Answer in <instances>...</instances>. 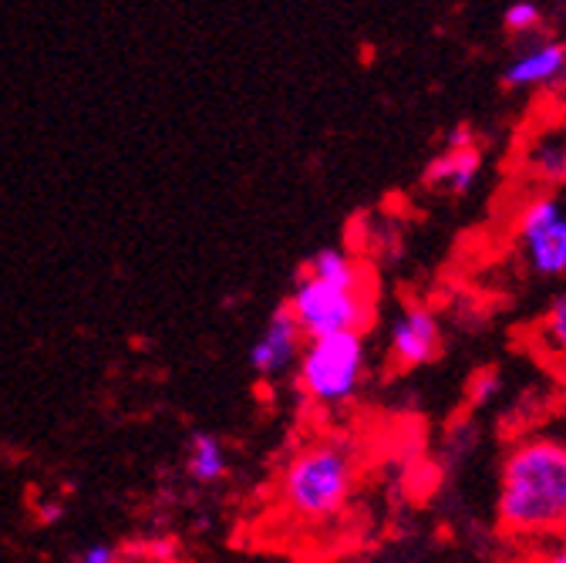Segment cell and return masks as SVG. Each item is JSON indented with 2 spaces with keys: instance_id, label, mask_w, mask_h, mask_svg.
Here are the masks:
<instances>
[{
  "instance_id": "2e32d148",
  "label": "cell",
  "mask_w": 566,
  "mask_h": 563,
  "mask_svg": "<svg viewBox=\"0 0 566 563\" xmlns=\"http://www.w3.org/2000/svg\"><path fill=\"white\" fill-rule=\"evenodd\" d=\"M118 546L115 543H105V540H95L88 543L85 550L75 553V563H118Z\"/></svg>"
},
{
  "instance_id": "ac0fdd59",
  "label": "cell",
  "mask_w": 566,
  "mask_h": 563,
  "mask_svg": "<svg viewBox=\"0 0 566 563\" xmlns=\"http://www.w3.org/2000/svg\"><path fill=\"white\" fill-rule=\"evenodd\" d=\"M539 563H566V536H559L553 546H546V553L539 556Z\"/></svg>"
},
{
  "instance_id": "6da1fadb",
  "label": "cell",
  "mask_w": 566,
  "mask_h": 563,
  "mask_svg": "<svg viewBox=\"0 0 566 563\" xmlns=\"http://www.w3.org/2000/svg\"><path fill=\"white\" fill-rule=\"evenodd\" d=\"M495 513L526 540L566 536V442L549 436L516 442L500 472Z\"/></svg>"
},
{
  "instance_id": "3957f363",
  "label": "cell",
  "mask_w": 566,
  "mask_h": 563,
  "mask_svg": "<svg viewBox=\"0 0 566 563\" xmlns=\"http://www.w3.org/2000/svg\"><path fill=\"white\" fill-rule=\"evenodd\" d=\"M368 372V344L365 334H334L307 341L297 358V388L324 405L337 408L358 395Z\"/></svg>"
},
{
  "instance_id": "30bf717a",
  "label": "cell",
  "mask_w": 566,
  "mask_h": 563,
  "mask_svg": "<svg viewBox=\"0 0 566 563\" xmlns=\"http://www.w3.org/2000/svg\"><path fill=\"white\" fill-rule=\"evenodd\" d=\"M227 472H230V456L223 439L217 432H196L186 449V476L199 486H212Z\"/></svg>"
},
{
  "instance_id": "52a82bcc",
  "label": "cell",
  "mask_w": 566,
  "mask_h": 563,
  "mask_svg": "<svg viewBox=\"0 0 566 563\" xmlns=\"http://www.w3.org/2000/svg\"><path fill=\"white\" fill-rule=\"evenodd\" d=\"M304 344H307V341H304L297 321L291 317L287 307L280 304V307L266 317L263 331L253 337L247 362H250V368H253L260 378H280V375H287L291 368H297V358H301Z\"/></svg>"
},
{
  "instance_id": "4fadbf2b",
  "label": "cell",
  "mask_w": 566,
  "mask_h": 563,
  "mask_svg": "<svg viewBox=\"0 0 566 563\" xmlns=\"http://www.w3.org/2000/svg\"><path fill=\"white\" fill-rule=\"evenodd\" d=\"M503 28L516 38H526V34H536L543 28V8L533 4V0H516L503 11Z\"/></svg>"
},
{
  "instance_id": "7c38bea8",
  "label": "cell",
  "mask_w": 566,
  "mask_h": 563,
  "mask_svg": "<svg viewBox=\"0 0 566 563\" xmlns=\"http://www.w3.org/2000/svg\"><path fill=\"white\" fill-rule=\"evenodd\" d=\"M530 166L546 183L566 179V132H546V135H539L533 153H530Z\"/></svg>"
},
{
  "instance_id": "7a4b0ae2",
  "label": "cell",
  "mask_w": 566,
  "mask_h": 563,
  "mask_svg": "<svg viewBox=\"0 0 566 563\" xmlns=\"http://www.w3.org/2000/svg\"><path fill=\"white\" fill-rule=\"evenodd\" d=\"M358 479V449L347 439H321L291 456L280 476V500L294 517L324 523L344 510Z\"/></svg>"
},
{
  "instance_id": "5b68a950",
  "label": "cell",
  "mask_w": 566,
  "mask_h": 563,
  "mask_svg": "<svg viewBox=\"0 0 566 563\" xmlns=\"http://www.w3.org/2000/svg\"><path fill=\"white\" fill-rule=\"evenodd\" d=\"M526 267L539 277H566V209L556 196H536L516 220Z\"/></svg>"
},
{
  "instance_id": "9c48e42d",
  "label": "cell",
  "mask_w": 566,
  "mask_h": 563,
  "mask_svg": "<svg viewBox=\"0 0 566 563\" xmlns=\"http://www.w3.org/2000/svg\"><path fill=\"white\" fill-rule=\"evenodd\" d=\"M482 176V153L479 146L469 149H442L429 169H424V186L452 192V196H465Z\"/></svg>"
},
{
  "instance_id": "9a60e30c",
  "label": "cell",
  "mask_w": 566,
  "mask_h": 563,
  "mask_svg": "<svg viewBox=\"0 0 566 563\" xmlns=\"http://www.w3.org/2000/svg\"><path fill=\"white\" fill-rule=\"evenodd\" d=\"M500 395H503V375L495 372V368H489V372H482L475 378V385H472V402L475 405H489V402H495Z\"/></svg>"
},
{
  "instance_id": "8fae6325",
  "label": "cell",
  "mask_w": 566,
  "mask_h": 563,
  "mask_svg": "<svg viewBox=\"0 0 566 563\" xmlns=\"http://www.w3.org/2000/svg\"><path fill=\"white\" fill-rule=\"evenodd\" d=\"M301 273L321 280V284H334V288H365L361 263L340 247H321L317 253L304 260Z\"/></svg>"
},
{
  "instance_id": "e0dca14e",
  "label": "cell",
  "mask_w": 566,
  "mask_h": 563,
  "mask_svg": "<svg viewBox=\"0 0 566 563\" xmlns=\"http://www.w3.org/2000/svg\"><path fill=\"white\" fill-rule=\"evenodd\" d=\"M469 146H475V138H472L469 125H455V128L449 132V138H446V149H469Z\"/></svg>"
},
{
  "instance_id": "8992f818",
  "label": "cell",
  "mask_w": 566,
  "mask_h": 563,
  "mask_svg": "<svg viewBox=\"0 0 566 563\" xmlns=\"http://www.w3.org/2000/svg\"><path fill=\"white\" fill-rule=\"evenodd\" d=\"M442 351V321L432 307L408 304L388 324V355L401 368L432 365Z\"/></svg>"
},
{
  "instance_id": "5bb4252c",
  "label": "cell",
  "mask_w": 566,
  "mask_h": 563,
  "mask_svg": "<svg viewBox=\"0 0 566 563\" xmlns=\"http://www.w3.org/2000/svg\"><path fill=\"white\" fill-rule=\"evenodd\" d=\"M543 331H546L549 347L559 351V355H566V294H556V298L549 301Z\"/></svg>"
},
{
  "instance_id": "ba28073f",
  "label": "cell",
  "mask_w": 566,
  "mask_h": 563,
  "mask_svg": "<svg viewBox=\"0 0 566 563\" xmlns=\"http://www.w3.org/2000/svg\"><path fill=\"white\" fill-rule=\"evenodd\" d=\"M510 88H523V92H536V88H549L556 82L566 79V44L543 38L533 41L530 48H523L503 72Z\"/></svg>"
},
{
  "instance_id": "277c9868",
  "label": "cell",
  "mask_w": 566,
  "mask_h": 563,
  "mask_svg": "<svg viewBox=\"0 0 566 563\" xmlns=\"http://www.w3.org/2000/svg\"><path fill=\"white\" fill-rule=\"evenodd\" d=\"M283 307L297 321L304 341L334 334H365V327L371 324L368 288H334L304 273H297V284Z\"/></svg>"
}]
</instances>
